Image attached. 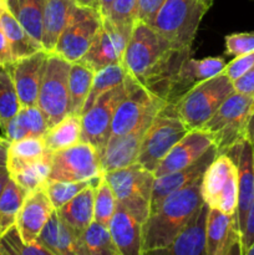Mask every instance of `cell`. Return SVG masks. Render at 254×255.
I'll use <instances>...</instances> for the list:
<instances>
[{"mask_svg": "<svg viewBox=\"0 0 254 255\" xmlns=\"http://www.w3.org/2000/svg\"><path fill=\"white\" fill-rule=\"evenodd\" d=\"M189 56L192 50L176 49L151 25L137 20L122 65L132 81L167 102L177 75Z\"/></svg>", "mask_w": 254, "mask_h": 255, "instance_id": "1", "label": "cell"}, {"mask_svg": "<svg viewBox=\"0 0 254 255\" xmlns=\"http://www.w3.org/2000/svg\"><path fill=\"white\" fill-rule=\"evenodd\" d=\"M202 177L167 197L143 224V252L166 247L203 206Z\"/></svg>", "mask_w": 254, "mask_h": 255, "instance_id": "2", "label": "cell"}, {"mask_svg": "<svg viewBox=\"0 0 254 255\" xmlns=\"http://www.w3.org/2000/svg\"><path fill=\"white\" fill-rule=\"evenodd\" d=\"M209 7L203 0H166L151 26L176 49L192 50L199 24Z\"/></svg>", "mask_w": 254, "mask_h": 255, "instance_id": "3", "label": "cell"}, {"mask_svg": "<svg viewBox=\"0 0 254 255\" xmlns=\"http://www.w3.org/2000/svg\"><path fill=\"white\" fill-rule=\"evenodd\" d=\"M254 111V95L232 92L201 129L208 132L218 154H227L244 141L247 124Z\"/></svg>", "mask_w": 254, "mask_h": 255, "instance_id": "4", "label": "cell"}, {"mask_svg": "<svg viewBox=\"0 0 254 255\" xmlns=\"http://www.w3.org/2000/svg\"><path fill=\"white\" fill-rule=\"evenodd\" d=\"M232 92L233 81L223 71L194 86L171 106L189 131L201 129Z\"/></svg>", "mask_w": 254, "mask_h": 255, "instance_id": "5", "label": "cell"}, {"mask_svg": "<svg viewBox=\"0 0 254 255\" xmlns=\"http://www.w3.org/2000/svg\"><path fill=\"white\" fill-rule=\"evenodd\" d=\"M104 174L114 191L117 203L139 223H146L151 211L154 174L137 163Z\"/></svg>", "mask_w": 254, "mask_h": 255, "instance_id": "6", "label": "cell"}, {"mask_svg": "<svg viewBox=\"0 0 254 255\" xmlns=\"http://www.w3.org/2000/svg\"><path fill=\"white\" fill-rule=\"evenodd\" d=\"M188 132V127L174 114L171 105L167 104L154 116L144 134L137 157V164L154 173L174 144Z\"/></svg>", "mask_w": 254, "mask_h": 255, "instance_id": "7", "label": "cell"}, {"mask_svg": "<svg viewBox=\"0 0 254 255\" xmlns=\"http://www.w3.org/2000/svg\"><path fill=\"white\" fill-rule=\"evenodd\" d=\"M201 194L208 208L236 216L238 167L228 154H218L202 176Z\"/></svg>", "mask_w": 254, "mask_h": 255, "instance_id": "8", "label": "cell"}, {"mask_svg": "<svg viewBox=\"0 0 254 255\" xmlns=\"http://www.w3.org/2000/svg\"><path fill=\"white\" fill-rule=\"evenodd\" d=\"M71 62L49 54L37 99V107L44 115L47 127L59 124L70 114L69 72Z\"/></svg>", "mask_w": 254, "mask_h": 255, "instance_id": "9", "label": "cell"}, {"mask_svg": "<svg viewBox=\"0 0 254 255\" xmlns=\"http://www.w3.org/2000/svg\"><path fill=\"white\" fill-rule=\"evenodd\" d=\"M101 24L99 10L77 4L51 54L69 62L81 61L91 47Z\"/></svg>", "mask_w": 254, "mask_h": 255, "instance_id": "10", "label": "cell"}, {"mask_svg": "<svg viewBox=\"0 0 254 255\" xmlns=\"http://www.w3.org/2000/svg\"><path fill=\"white\" fill-rule=\"evenodd\" d=\"M102 173L100 153L89 142H79L61 151L51 152L49 182H84Z\"/></svg>", "mask_w": 254, "mask_h": 255, "instance_id": "11", "label": "cell"}, {"mask_svg": "<svg viewBox=\"0 0 254 255\" xmlns=\"http://www.w3.org/2000/svg\"><path fill=\"white\" fill-rule=\"evenodd\" d=\"M129 77L120 86L102 95L87 111L81 115V141L89 142L101 153L111 134V125L120 102L127 95Z\"/></svg>", "mask_w": 254, "mask_h": 255, "instance_id": "12", "label": "cell"}, {"mask_svg": "<svg viewBox=\"0 0 254 255\" xmlns=\"http://www.w3.org/2000/svg\"><path fill=\"white\" fill-rule=\"evenodd\" d=\"M167 105L164 100L147 91L129 79L127 95L120 102L111 125V137H119L136 129L143 121L158 114Z\"/></svg>", "mask_w": 254, "mask_h": 255, "instance_id": "13", "label": "cell"}, {"mask_svg": "<svg viewBox=\"0 0 254 255\" xmlns=\"http://www.w3.org/2000/svg\"><path fill=\"white\" fill-rule=\"evenodd\" d=\"M128 39L129 35L117 29L109 17H102L101 27L81 62L95 72L110 65L120 64L124 59Z\"/></svg>", "mask_w": 254, "mask_h": 255, "instance_id": "14", "label": "cell"}, {"mask_svg": "<svg viewBox=\"0 0 254 255\" xmlns=\"http://www.w3.org/2000/svg\"><path fill=\"white\" fill-rule=\"evenodd\" d=\"M47 56L49 52L40 50L30 56L16 60L10 65L17 99L21 107L37 106Z\"/></svg>", "mask_w": 254, "mask_h": 255, "instance_id": "15", "label": "cell"}, {"mask_svg": "<svg viewBox=\"0 0 254 255\" xmlns=\"http://www.w3.org/2000/svg\"><path fill=\"white\" fill-rule=\"evenodd\" d=\"M154 116L142 122L133 131L119 137H111L109 139L106 147L100 153L102 173L126 168L137 163V157H138L142 141Z\"/></svg>", "mask_w": 254, "mask_h": 255, "instance_id": "16", "label": "cell"}, {"mask_svg": "<svg viewBox=\"0 0 254 255\" xmlns=\"http://www.w3.org/2000/svg\"><path fill=\"white\" fill-rule=\"evenodd\" d=\"M54 211L45 188L26 194L15 221V227L25 243L37 241Z\"/></svg>", "mask_w": 254, "mask_h": 255, "instance_id": "17", "label": "cell"}, {"mask_svg": "<svg viewBox=\"0 0 254 255\" xmlns=\"http://www.w3.org/2000/svg\"><path fill=\"white\" fill-rule=\"evenodd\" d=\"M227 154L234 159L238 167V204L236 221L239 234L242 236L254 196V147L244 139Z\"/></svg>", "mask_w": 254, "mask_h": 255, "instance_id": "18", "label": "cell"}, {"mask_svg": "<svg viewBox=\"0 0 254 255\" xmlns=\"http://www.w3.org/2000/svg\"><path fill=\"white\" fill-rule=\"evenodd\" d=\"M213 146L212 136L204 129H192L169 151L154 171V177H161L178 169L186 168L201 158Z\"/></svg>", "mask_w": 254, "mask_h": 255, "instance_id": "19", "label": "cell"}, {"mask_svg": "<svg viewBox=\"0 0 254 255\" xmlns=\"http://www.w3.org/2000/svg\"><path fill=\"white\" fill-rule=\"evenodd\" d=\"M218 156L216 146H212L203 156L197 159L194 163L186 168L178 169L172 173L164 174V176L156 177L153 182V189H152L151 197V211L149 214L164 201L168 196H171L174 192L184 188L186 186L191 184L192 182L197 181L203 176L206 169L208 168L209 164L212 163L216 157Z\"/></svg>", "mask_w": 254, "mask_h": 255, "instance_id": "20", "label": "cell"}, {"mask_svg": "<svg viewBox=\"0 0 254 255\" xmlns=\"http://www.w3.org/2000/svg\"><path fill=\"white\" fill-rule=\"evenodd\" d=\"M209 208L203 203L186 228L166 247L144 251L143 255H207L206 222Z\"/></svg>", "mask_w": 254, "mask_h": 255, "instance_id": "21", "label": "cell"}, {"mask_svg": "<svg viewBox=\"0 0 254 255\" xmlns=\"http://www.w3.org/2000/svg\"><path fill=\"white\" fill-rule=\"evenodd\" d=\"M226 66V61L222 57H206V59L196 60L189 56L183 62L177 75L176 82L167 97V104H174L194 86L222 74Z\"/></svg>", "mask_w": 254, "mask_h": 255, "instance_id": "22", "label": "cell"}, {"mask_svg": "<svg viewBox=\"0 0 254 255\" xmlns=\"http://www.w3.org/2000/svg\"><path fill=\"white\" fill-rule=\"evenodd\" d=\"M107 228L120 255H143V224L119 203Z\"/></svg>", "mask_w": 254, "mask_h": 255, "instance_id": "23", "label": "cell"}, {"mask_svg": "<svg viewBox=\"0 0 254 255\" xmlns=\"http://www.w3.org/2000/svg\"><path fill=\"white\" fill-rule=\"evenodd\" d=\"M238 239H241V234L236 216L209 208L206 222L207 255H224Z\"/></svg>", "mask_w": 254, "mask_h": 255, "instance_id": "24", "label": "cell"}, {"mask_svg": "<svg viewBox=\"0 0 254 255\" xmlns=\"http://www.w3.org/2000/svg\"><path fill=\"white\" fill-rule=\"evenodd\" d=\"M77 6L76 0H45L42 49L51 54Z\"/></svg>", "mask_w": 254, "mask_h": 255, "instance_id": "25", "label": "cell"}, {"mask_svg": "<svg viewBox=\"0 0 254 255\" xmlns=\"http://www.w3.org/2000/svg\"><path fill=\"white\" fill-rule=\"evenodd\" d=\"M36 242L55 255H82L79 236L61 221L56 211L51 214Z\"/></svg>", "mask_w": 254, "mask_h": 255, "instance_id": "26", "label": "cell"}, {"mask_svg": "<svg viewBox=\"0 0 254 255\" xmlns=\"http://www.w3.org/2000/svg\"><path fill=\"white\" fill-rule=\"evenodd\" d=\"M99 178L56 211L61 221L65 222L77 236L94 222L95 187Z\"/></svg>", "mask_w": 254, "mask_h": 255, "instance_id": "27", "label": "cell"}, {"mask_svg": "<svg viewBox=\"0 0 254 255\" xmlns=\"http://www.w3.org/2000/svg\"><path fill=\"white\" fill-rule=\"evenodd\" d=\"M47 122L37 106L21 107L16 115L1 128L9 142L27 137H42L47 131Z\"/></svg>", "mask_w": 254, "mask_h": 255, "instance_id": "28", "label": "cell"}, {"mask_svg": "<svg viewBox=\"0 0 254 255\" xmlns=\"http://www.w3.org/2000/svg\"><path fill=\"white\" fill-rule=\"evenodd\" d=\"M0 27L9 42L10 51H11L12 61L24 59L35 52L44 50L40 44H37L24 27L17 22L11 15V12L5 7V4L0 7Z\"/></svg>", "mask_w": 254, "mask_h": 255, "instance_id": "29", "label": "cell"}, {"mask_svg": "<svg viewBox=\"0 0 254 255\" xmlns=\"http://www.w3.org/2000/svg\"><path fill=\"white\" fill-rule=\"evenodd\" d=\"M4 4L25 31L42 46L45 0H5Z\"/></svg>", "mask_w": 254, "mask_h": 255, "instance_id": "30", "label": "cell"}, {"mask_svg": "<svg viewBox=\"0 0 254 255\" xmlns=\"http://www.w3.org/2000/svg\"><path fill=\"white\" fill-rule=\"evenodd\" d=\"M47 153L42 137H27L10 142L7 147L6 168L9 173L41 161Z\"/></svg>", "mask_w": 254, "mask_h": 255, "instance_id": "31", "label": "cell"}, {"mask_svg": "<svg viewBox=\"0 0 254 255\" xmlns=\"http://www.w3.org/2000/svg\"><path fill=\"white\" fill-rule=\"evenodd\" d=\"M81 116L69 114L55 126L47 128L42 136L49 152L61 151L81 142Z\"/></svg>", "mask_w": 254, "mask_h": 255, "instance_id": "32", "label": "cell"}, {"mask_svg": "<svg viewBox=\"0 0 254 255\" xmlns=\"http://www.w3.org/2000/svg\"><path fill=\"white\" fill-rule=\"evenodd\" d=\"M95 71L81 61L71 62L69 72L70 114L81 116L85 101L91 90Z\"/></svg>", "mask_w": 254, "mask_h": 255, "instance_id": "33", "label": "cell"}, {"mask_svg": "<svg viewBox=\"0 0 254 255\" xmlns=\"http://www.w3.org/2000/svg\"><path fill=\"white\" fill-rule=\"evenodd\" d=\"M82 255H120L107 227L92 222L79 236Z\"/></svg>", "mask_w": 254, "mask_h": 255, "instance_id": "34", "label": "cell"}, {"mask_svg": "<svg viewBox=\"0 0 254 255\" xmlns=\"http://www.w3.org/2000/svg\"><path fill=\"white\" fill-rule=\"evenodd\" d=\"M126 79L127 74L122 62L110 65V66H106L104 67V69L95 72L91 90H90L89 96H87L86 101H85L82 114H84L85 111H87V110H89L90 107L102 96V95L111 91L115 87L122 85L126 81Z\"/></svg>", "mask_w": 254, "mask_h": 255, "instance_id": "35", "label": "cell"}, {"mask_svg": "<svg viewBox=\"0 0 254 255\" xmlns=\"http://www.w3.org/2000/svg\"><path fill=\"white\" fill-rule=\"evenodd\" d=\"M50 171H51V152L47 151L46 156L41 161L15 171L10 174V178L21 187L25 193L45 188L49 183Z\"/></svg>", "mask_w": 254, "mask_h": 255, "instance_id": "36", "label": "cell"}, {"mask_svg": "<svg viewBox=\"0 0 254 255\" xmlns=\"http://www.w3.org/2000/svg\"><path fill=\"white\" fill-rule=\"evenodd\" d=\"M26 193L12 178L5 184L0 194V232L1 234L10 227L15 226L17 213L22 206Z\"/></svg>", "mask_w": 254, "mask_h": 255, "instance_id": "37", "label": "cell"}, {"mask_svg": "<svg viewBox=\"0 0 254 255\" xmlns=\"http://www.w3.org/2000/svg\"><path fill=\"white\" fill-rule=\"evenodd\" d=\"M21 109L9 66H0V121L5 126Z\"/></svg>", "mask_w": 254, "mask_h": 255, "instance_id": "38", "label": "cell"}, {"mask_svg": "<svg viewBox=\"0 0 254 255\" xmlns=\"http://www.w3.org/2000/svg\"><path fill=\"white\" fill-rule=\"evenodd\" d=\"M116 208L117 201L114 191L105 178V174H101L95 187L94 221L102 226L109 227Z\"/></svg>", "mask_w": 254, "mask_h": 255, "instance_id": "39", "label": "cell"}, {"mask_svg": "<svg viewBox=\"0 0 254 255\" xmlns=\"http://www.w3.org/2000/svg\"><path fill=\"white\" fill-rule=\"evenodd\" d=\"M0 255H55L39 242L25 243L16 227L12 226L0 236Z\"/></svg>", "mask_w": 254, "mask_h": 255, "instance_id": "40", "label": "cell"}, {"mask_svg": "<svg viewBox=\"0 0 254 255\" xmlns=\"http://www.w3.org/2000/svg\"><path fill=\"white\" fill-rule=\"evenodd\" d=\"M138 0H115L110 10L109 19L122 32L131 35L137 21Z\"/></svg>", "mask_w": 254, "mask_h": 255, "instance_id": "41", "label": "cell"}, {"mask_svg": "<svg viewBox=\"0 0 254 255\" xmlns=\"http://www.w3.org/2000/svg\"><path fill=\"white\" fill-rule=\"evenodd\" d=\"M96 179L97 178L84 182H49L47 186L45 187V191H46L55 211H57L70 199L74 198L77 193H80L82 189L86 188L89 184L94 183Z\"/></svg>", "mask_w": 254, "mask_h": 255, "instance_id": "42", "label": "cell"}, {"mask_svg": "<svg viewBox=\"0 0 254 255\" xmlns=\"http://www.w3.org/2000/svg\"><path fill=\"white\" fill-rule=\"evenodd\" d=\"M226 54L231 56H242L254 51V32H237L227 35Z\"/></svg>", "mask_w": 254, "mask_h": 255, "instance_id": "43", "label": "cell"}, {"mask_svg": "<svg viewBox=\"0 0 254 255\" xmlns=\"http://www.w3.org/2000/svg\"><path fill=\"white\" fill-rule=\"evenodd\" d=\"M254 66V51L248 52L242 56H237L232 60L229 64H227L224 69V74L229 77L231 81H236L239 77L243 76L246 72H248Z\"/></svg>", "mask_w": 254, "mask_h": 255, "instance_id": "44", "label": "cell"}, {"mask_svg": "<svg viewBox=\"0 0 254 255\" xmlns=\"http://www.w3.org/2000/svg\"><path fill=\"white\" fill-rule=\"evenodd\" d=\"M164 1L166 0H138L137 20L151 25Z\"/></svg>", "mask_w": 254, "mask_h": 255, "instance_id": "45", "label": "cell"}, {"mask_svg": "<svg viewBox=\"0 0 254 255\" xmlns=\"http://www.w3.org/2000/svg\"><path fill=\"white\" fill-rule=\"evenodd\" d=\"M254 242V196L253 201H252L251 208H249L248 216H247L246 226H244L243 232L241 236V243H242V251H243V255L252 246Z\"/></svg>", "mask_w": 254, "mask_h": 255, "instance_id": "46", "label": "cell"}, {"mask_svg": "<svg viewBox=\"0 0 254 255\" xmlns=\"http://www.w3.org/2000/svg\"><path fill=\"white\" fill-rule=\"evenodd\" d=\"M234 91L246 95H254V66L248 72L233 82Z\"/></svg>", "mask_w": 254, "mask_h": 255, "instance_id": "47", "label": "cell"}, {"mask_svg": "<svg viewBox=\"0 0 254 255\" xmlns=\"http://www.w3.org/2000/svg\"><path fill=\"white\" fill-rule=\"evenodd\" d=\"M12 62L14 61H12L9 42H7L6 37H5L4 32L0 27V66H9Z\"/></svg>", "mask_w": 254, "mask_h": 255, "instance_id": "48", "label": "cell"}, {"mask_svg": "<svg viewBox=\"0 0 254 255\" xmlns=\"http://www.w3.org/2000/svg\"><path fill=\"white\" fill-rule=\"evenodd\" d=\"M9 143L10 142L5 137H0V167H6Z\"/></svg>", "mask_w": 254, "mask_h": 255, "instance_id": "49", "label": "cell"}, {"mask_svg": "<svg viewBox=\"0 0 254 255\" xmlns=\"http://www.w3.org/2000/svg\"><path fill=\"white\" fill-rule=\"evenodd\" d=\"M244 139H246V141H248L249 143L254 147V111L252 112L251 117H249L248 124H247L246 136H244Z\"/></svg>", "mask_w": 254, "mask_h": 255, "instance_id": "50", "label": "cell"}, {"mask_svg": "<svg viewBox=\"0 0 254 255\" xmlns=\"http://www.w3.org/2000/svg\"><path fill=\"white\" fill-rule=\"evenodd\" d=\"M99 1V11L101 17H109L110 10L115 0H97Z\"/></svg>", "mask_w": 254, "mask_h": 255, "instance_id": "51", "label": "cell"}, {"mask_svg": "<svg viewBox=\"0 0 254 255\" xmlns=\"http://www.w3.org/2000/svg\"><path fill=\"white\" fill-rule=\"evenodd\" d=\"M9 178H10V174L6 167H0V194H1L2 189H4L5 184H6V182L9 181Z\"/></svg>", "mask_w": 254, "mask_h": 255, "instance_id": "52", "label": "cell"}, {"mask_svg": "<svg viewBox=\"0 0 254 255\" xmlns=\"http://www.w3.org/2000/svg\"><path fill=\"white\" fill-rule=\"evenodd\" d=\"M224 255H243V251H242V243H241V239H238L237 242H234L233 244H232L231 248L228 249V252H227Z\"/></svg>", "mask_w": 254, "mask_h": 255, "instance_id": "53", "label": "cell"}, {"mask_svg": "<svg viewBox=\"0 0 254 255\" xmlns=\"http://www.w3.org/2000/svg\"><path fill=\"white\" fill-rule=\"evenodd\" d=\"M77 4L82 5V6L94 7V9L99 10V1L97 0H76Z\"/></svg>", "mask_w": 254, "mask_h": 255, "instance_id": "54", "label": "cell"}, {"mask_svg": "<svg viewBox=\"0 0 254 255\" xmlns=\"http://www.w3.org/2000/svg\"><path fill=\"white\" fill-rule=\"evenodd\" d=\"M244 255H254V242H253V243H252V246L249 247L248 251H247L246 253H244Z\"/></svg>", "mask_w": 254, "mask_h": 255, "instance_id": "55", "label": "cell"}, {"mask_svg": "<svg viewBox=\"0 0 254 255\" xmlns=\"http://www.w3.org/2000/svg\"><path fill=\"white\" fill-rule=\"evenodd\" d=\"M204 2H206V4H208L209 6H212V4H213V0H203Z\"/></svg>", "mask_w": 254, "mask_h": 255, "instance_id": "56", "label": "cell"}, {"mask_svg": "<svg viewBox=\"0 0 254 255\" xmlns=\"http://www.w3.org/2000/svg\"><path fill=\"white\" fill-rule=\"evenodd\" d=\"M5 2V0H0V4H4Z\"/></svg>", "mask_w": 254, "mask_h": 255, "instance_id": "57", "label": "cell"}, {"mask_svg": "<svg viewBox=\"0 0 254 255\" xmlns=\"http://www.w3.org/2000/svg\"><path fill=\"white\" fill-rule=\"evenodd\" d=\"M2 5H4V4H0V7H1V6H2Z\"/></svg>", "mask_w": 254, "mask_h": 255, "instance_id": "58", "label": "cell"}, {"mask_svg": "<svg viewBox=\"0 0 254 255\" xmlns=\"http://www.w3.org/2000/svg\"><path fill=\"white\" fill-rule=\"evenodd\" d=\"M0 127H1V121H0Z\"/></svg>", "mask_w": 254, "mask_h": 255, "instance_id": "59", "label": "cell"}, {"mask_svg": "<svg viewBox=\"0 0 254 255\" xmlns=\"http://www.w3.org/2000/svg\"><path fill=\"white\" fill-rule=\"evenodd\" d=\"M0 236H1V232H0Z\"/></svg>", "mask_w": 254, "mask_h": 255, "instance_id": "60", "label": "cell"}]
</instances>
